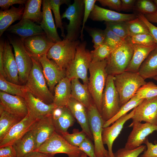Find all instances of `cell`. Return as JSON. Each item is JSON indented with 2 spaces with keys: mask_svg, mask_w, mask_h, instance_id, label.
Returning <instances> with one entry per match:
<instances>
[{
  "mask_svg": "<svg viewBox=\"0 0 157 157\" xmlns=\"http://www.w3.org/2000/svg\"><path fill=\"white\" fill-rule=\"evenodd\" d=\"M31 58L32 67L24 85L26 91L46 104L53 103L54 95L48 87L41 64L38 59L32 57Z\"/></svg>",
  "mask_w": 157,
  "mask_h": 157,
  "instance_id": "1",
  "label": "cell"
},
{
  "mask_svg": "<svg viewBox=\"0 0 157 157\" xmlns=\"http://www.w3.org/2000/svg\"><path fill=\"white\" fill-rule=\"evenodd\" d=\"M133 44L128 37L113 49L107 59L106 71L108 75L115 76L125 71L133 53Z\"/></svg>",
  "mask_w": 157,
  "mask_h": 157,
  "instance_id": "2",
  "label": "cell"
},
{
  "mask_svg": "<svg viewBox=\"0 0 157 157\" xmlns=\"http://www.w3.org/2000/svg\"><path fill=\"white\" fill-rule=\"evenodd\" d=\"M107 63V59L91 62L89 68V91L92 101L101 114L102 96L108 75L106 69Z\"/></svg>",
  "mask_w": 157,
  "mask_h": 157,
  "instance_id": "3",
  "label": "cell"
},
{
  "mask_svg": "<svg viewBox=\"0 0 157 157\" xmlns=\"http://www.w3.org/2000/svg\"><path fill=\"white\" fill-rule=\"evenodd\" d=\"M145 80L138 73L126 71L114 76L120 107L128 101L138 89L147 83Z\"/></svg>",
  "mask_w": 157,
  "mask_h": 157,
  "instance_id": "4",
  "label": "cell"
},
{
  "mask_svg": "<svg viewBox=\"0 0 157 157\" xmlns=\"http://www.w3.org/2000/svg\"><path fill=\"white\" fill-rule=\"evenodd\" d=\"M86 41L77 45L75 57L65 70L66 77L71 80L81 79L84 84H88V71L91 62L90 52L86 49Z\"/></svg>",
  "mask_w": 157,
  "mask_h": 157,
  "instance_id": "5",
  "label": "cell"
},
{
  "mask_svg": "<svg viewBox=\"0 0 157 157\" xmlns=\"http://www.w3.org/2000/svg\"><path fill=\"white\" fill-rule=\"evenodd\" d=\"M89 124L97 157H108V150L104 147L102 140V133L105 121L93 101L87 108Z\"/></svg>",
  "mask_w": 157,
  "mask_h": 157,
  "instance_id": "6",
  "label": "cell"
},
{
  "mask_svg": "<svg viewBox=\"0 0 157 157\" xmlns=\"http://www.w3.org/2000/svg\"><path fill=\"white\" fill-rule=\"evenodd\" d=\"M80 42L78 40L71 41L63 39L52 46L47 54V56L65 70L74 59L77 46Z\"/></svg>",
  "mask_w": 157,
  "mask_h": 157,
  "instance_id": "7",
  "label": "cell"
},
{
  "mask_svg": "<svg viewBox=\"0 0 157 157\" xmlns=\"http://www.w3.org/2000/svg\"><path fill=\"white\" fill-rule=\"evenodd\" d=\"M120 107L119 96L114 81V76L108 75L102 96L101 115L106 122L113 118Z\"/></svg>",
  "mask_w": 157,
  "mask_h": 157,
  "instance_id": "8",
  "label": "cell"
},
{
  "mask_svg": "<svg viewBox=\"0 0 157 157\" xmlns=\"http://www.w3.org/2000/svg\"><path fill=\"white\" fill-rule=\"evenodd\" d=\"M8 37L10 44L14 49L20 83L25 85L33 65L31 57L27 52L23 42L19 38L10 36H8Z\"/></svg>",
  "mask_w": 157,
  "mask_h": 157,
  "instance_id": "9",
  "label": "cell"
},
{
  "mask_svg": "<svg viewBox=\"0 0 157 157\" xmlns=\"http://www.w3.org/2000/svg\"><path fill=\"white\" fill-rule=\"evenodd\" d=\"M84 8V0H74L62 15V19L66 18L69 21L66 27L67 34L65 39L71 41L77 40L80 33Z\"/></svg>",
  "mask_w": 157,
  "mask_h": 157,
  "instance_id": "10",
  "label": "cell"
},
{
  "mask_svg": "<svg viewBox=\"0 0 157 157\" xmlns=\"http://www.w3.org/2000/svg\"><path fill=\"white\" fill-rule=\"evenodd\" d=\"M35 151L54 154H65L68 157H79L83 152L78 147L69 144L61 135L56 131Z\"/></svg>",
  "mask_w": 157,
  "mask_h": 157,
  "instance_id": "11",
  "label": "cell"
},
{
  "mask_svg": "<svg viewBox=\"0 0 157 157\" xmlns=\"http://www.w3.org/2000/svg\"><path fill=\"white\" fill-rule=\"evenodd\" d=\"M38 119L28 112L27 115L13 126L0 140V148L13 145L31 129Z\"/></svg>",
  "mask_w": 157,
  "mask_h": 157,
  "instance_id": "12",
  "label": "cell"
},
{
  "mask_svg": "<svg viewBox=\"0 0 157 157\" xmlns=\"http://www.w3.org/2000/svg\"><path fill=\"white\" fill-rule=\"evenodd\" d=\"M129 126H132L133 129L128 136L124 147L130 149H135L141 146L149 135L154 131H157V125L147 123H132Z\"/></svg>",
  "mask_w": 157,
  "mask_h": 157,
  "instance_id": "13",
  "label": "cell"
},
{
  "mask_svg": "<svg viewBox=\"0 0 157 157\" xmlns=\"http://www.w3.org/2000/svg\"><path fill=\"white\" fill-rule=\"evenodd\" d=\"M38 60L42 65L48 87L53 94L56 85L62 79L66 77L65 70L60 68L53 60L49 59L47 54Z\"/></svg>",
  "mask_w": 157,
  "mask_h": 157,
  "instance_id": "14",
  "label": "cell"
},
{
  "mask_svg": "<svg viewBox=\"0 0 157 157\" xmlns=\"http://www.w3.org/2000/svg\"><path fill=\"white\" fill-rule=\"evenodd\" d=\"M0 106L6 112L21 119L28 114L27 108L24 98L1 91Z\"/></svg>",
  "mask_w": 157,
  "mask_h": 157,
  "instance_id": "15",
  "label": "cell"
},
{
  "mask_svg": "<svg viewBox=\"0 0 157 157\" xmlns=\"http://www.w3.org/2000/svg\"><path fill=\"white\" fill-rule=\"evenodd\" d=\"M135 108L132 123L144 121L157 125V97L144 99Z\"/></svg>",
  "mask_w": 157,
  "mask_h": 157,
  "instance_id": "16",
  "label": "cell"
},
{
  "mask_svg": "<svg viewBox=\"0 0 157 157\" xmlns=\"http://www.w3.org/2000/svg\"><path fill=\"white\" fill-rule=\"evenodd\" d=\"M22 41L30 56L38 59L47 54L50 48L55 43L46 34L28 37Z\"/></svg>",
  "mask_w": 157,
  "mask_h": 157,
  "instance_id": "17",
  "label": "cell"
},
{
  "mask_svg": "<svg viewBox=\"0 0 157 157\" xmlns=\"http://www.w3.org/2000/svg\"><path fill=\"white\" fill-rule=\"evenodd\" d=\"M135 108L130 113L119 118L111 126L104 128L102 133V140L104 144L108 148V157H114L112 147L114 142L120 133L125 122L133 117Z\"/></svg>",
  "mask_w": 157,
  "mask_h": 157,
  "instance_id": "18",
  "label": "cell"
},
{
  "mask_svg": "<svg viewBox=\"0 0 157 157\" xmlns=\"http://www.w3.org/2000/svg\"><path fill=\"white\" fill-rule=\"evenodd\" d=\"M9 41H4L3 53V65L5 78L12 83L20 85L17 66Z\"/></svg>",
  "mask_w": 157,
  "mask_h": 157,
  "instance_id": "19",
  "label": "cell"
},
{
  "mask_svg": "<svg viewBox=\"0 0 157 157\" xmlns=\"http://www.w3.org/2000/svg\"><path fill=\"white\" fill-rule=\"evenodd\" d=\"M137 17L135 14H126L105 9L95 5L89 18L94 21L105 22H127Z\"/></svg>",
  "mask_w": 157,
  "mask_h": 157,
  "instance_id": "20",
  "label": "cell"
},
{
  "mask_svg": "<svg viewBox=\"0 0 157 157\" xmlns=\"http://www.w3.org/2000/svg\"><path fill=\"white\" fill-rule=\"evenodd\" d=\"M31 130L35 138L36 150L55 131L51 115L38 119Z\"/></svg>",
  "mask_w": 157,
  "mask_h": 157,
  "instance_id": "21",
  "label": "cell"
},
{
  "mask_svg": "<svg viewBox=\"0 0 157 157\" xmlns=\"http://www.w3.org/2000/svg\"><path fill=\"white\" fill-rule=\"evenodd\" d=\"M6 31L18 35L22 41L28 37L46 34L40 25L26 19H22L17 23L11 25Z\"/></svg>",
  "mask_w": 157,
  "mask_h": 157,
  "instance_id": "22",
  "label": "cell"
},
{
  "mask_svg": "<svg viewBox=\"0 0 157 157\" xmlns=\"http://www.w3.org/2000/svg\"><path fill=\"white\" fill-rule=\"evenodd\" d=\"M24 99L28 112L38 119L51 114L53 110L56 107L53 103L46 104L29 92H26Z\"/></svg>",
  "mask_w": 157,
  "mask_h": 157,
  "instance_id": "23",
  "label": "cell"
},
{
  "mask_svg": "<svg viewBox=\"0 0 157 157\" xmlns=\"http://www.w3.org/2000/svg\"><path fill=\"white\" fill-rule=\"evenodd\" d=\"M66 107L76 119L82 131L88 138L93 140L89 124L87 108L82 103L72 97Z\"/></svg>",
  "mask_w": 157,
  "mask_h": 157,
  "instance_id": "24",
  "label": "cell"
},
{
  "mask_svg": "<svg viewBox=\"0 0 157 157\" xmlns=\"http://www.w3.org/2000/svg\"><path fill=\"white\" fill-rule=\"evenodd\" d=\"M42 4L43 16L40 26L47 37L54 42L61 41L52 14L49 0H42Z\"/></svg>",
  "mask_w": 157,
  "mask_h": 157,
  "instance_id": "25",
  "label": "cell"
},
{
  "mask_svg": "<svg viewBox=\"0 0 157 157\" xmlns=\"http://www.w3.org/2000/svg\"><path fill=\"white\" fill-rule=\"evenodd\" d=\"M71 80L66 77L56 86L54 91L53 103L56 107H64L71 97Z\"/></svg>",
  "mask_w": 157,
  "mask_h": 157,
  "instance_id": "26",
  "label": "cell"
},
{
  "mask_svg": "<svg viewBox=\"0 0 157 157\" xmlns=\"http://www.w3.org/2000/svg\"><path fill=\"white\" fill-rule=\"evenodd\" d=\"M157 46H146L133 44V52L131 59L125 71L138 73L142 64L150 53Z\"/></svg>",
  "mask_w": 157,
  "mask_h": 157,
  "instance_id": "27",
  "label": "cell"
},
{
  "mask_svg": "<svg viewBox=\"0 0 157 157\" xmlns=\"http://www.w3.org/2000/svg\"><path fill=\"white\" fill-rule=\"evenodd\" d=\"M24 7L20 5L18 8L12 6L10 9L0 11V36L15 22L22 19Z\"/></svg>",
  "mask_w": 157,
  "mask_h": 157,
  "instance_id": "28",
  "label": "cell"
},
{
  "mask_svg": "<svg viewBox=\"0 0 157 157\" xmlns=\"http://www.w3.org/2000/svg\"><path fill=\"white\" fill-rule=\"evenodd\" d=\"M71 84V97L88 108L92 101L88 84L81 83L78 78L72 79Z\"/></svg>",
  "mask_w": 157,
  "mask_h": 157,
  "instance_id": "29",
  "label": "cell"
},
{
  "mask_svg": "<svg viewBox=\"0 0 157 157\" xmlns=\"http://www.w3.org/2000/svg\"><path fill=\"white\" fill-rule=\"evenodd\" d=\"M13 146L16 151L17 157H26L35 151V140L32 130L28 132Z\"/></svg>",
  "mask_w": 157,
  "mask_h": 157,
  "instance_id": "30",
  "label": "cell"
},
{
  "mask_svg": "<svg viewBox=\"0 0 157 157\" xmlns=\"http://www.w3.org/2000/svg\"><path fill=\"white\" fill-rule=\"evenodd\" d=\"M138 73L145 80L157 76V46L143 62Z\"/></svg>",
  "mask_w": 157,
  "mask_h": 157,
  "instance_id": "31",
  "label": "cell"
},
{
  "mask_svg": "<svg viewBox=\"0 0 157 157\" xmlns=\"http://www.w3.org/2000/svg\"><path fill=\"white\" fill-rule=\"evenodd\" d=\"M41 0H28L25 4L22 19H29L40 24L43 18V13L41 11Z\"/></svg>",
  "mask_w": 157,
  "mask_h": 157,
  "instance_id": "32",
  "label": "cell"
},
{
  "mask_svg": "<svg viewBox=\"0 0 157 157\" xmlns=\"http://www.w3.org/2000/svg\"><path fill=\"white\" fill-rule=\"evenodd\" d=\"M52 120L55 131L60 135L67 132L68 128L72 126L75 121V118L66 106L64 107L61 116L57 119Z\"/></svg>",
  "mask_w": 157,
  "mask_h": 157,
  "instance_id": "33",
  "label": "cell"
},
{
  "mask_svg": "<svg viewBox=\"0 0 157 157\" xmlns=\"http://www.w3.org/2000/svg\"><path fill=\"white\" fill-rule=\"evenodd\" d=\"M22 120L6 112L0 106V140L13 126Z\"/></svg>",
  "mask_w": 157,
  "mask_h": 157,
  "instance_id": "34",
  "label": "cell"
},
{
  "mask_svg": "<svg viewBox=\"0 0 157 157\" xmlns=\"http://www.w3.org/2000/svg\"><path fill=\"white\" fill-rule=\"evenodd\" d=\"M0 91L14 95H17L24 98L26 92L24 85H21L7 81L0 75Z\"/></svg>",
  "mask_w": 157,
  "mask_h": 157,
  "instance_id": "35",
  "label": "cell"
},
{
  "mask_svg": "<svg viewBox=\"0 0 157 157\" xmlns=\"http://www.w3.org/2000/svg\"><path fill=\"white\" fill-rule=\"evenodd\" d=\"M144 99H140L135 95L128 101L120 107L119 111L114 116L105 122L104 128L110 126L119 118L127 114L130 110L138 106Z\"/></svg>",
  "mask_w": 157,
  "mask_h": 157,
  "instance_id": "36",
  "label": "cell"
},
{
  "mask_svg": "<svg viewBox=\"0 0 157 157\" xmlns=\"http://www.w3.org/2000/svg\"><path fill=\"white\" fill-rule=\"evenodd\" d=\"M49 5L51 10H52L54 15L56 25L57 28L60 29L61 36L64 39L66 38L64 33V29L63 26L61 16L60 13V7L63 4H65L69 6L70 0H49Z\"/></svg>",
  "mask_w": 157,
  "mask_h": 157,
  "instance_id": "37",
  "label": "cell"
},
{
  "mask_svg": "<svg viewBox=\"0 0 157 157\" xmlns=\"http://www.w3.org/2000/svg\"><path fill=\"white\" fill-rule=\"evenodd\" d=\"M129 37L140 34H150L148 27L140 18L137 17L126 22Z\"/></svg>",
  "mask_w": 157,
  "mask_h": 157,
  "instance_id": "38",
  "label": "cell"
},
{
  "mask_svg": "<svg viewBox=\"0 0 157 157\" xmlns=\"http://www.w3.org/2000/svg\"><path fill=\"white\" fill-rule=\"evenodd\" d=\"M140 99H150L157 97V85L152 81L141 86L135 94Z\"/></svg>",
  "mask_w": 157,
  "mask_h": 157,
  "instance_id": "39",
  "label": "cell"
},
{
  "mask_svg": "<svg viewBox=\"0 0 157 157\" xmlns=\"http://www.w3.org/2000/svg\"><path fill=\"white\" fill-rule=\"evenodd\" d=\"M134 9L144 15L155 13L157 10V6L153 0H138L136 1Z\"/></svg>",
  "mask_w": 157,
  "mask_h": 157,
  "instance_id": "40",
  "label": "cell"
},
{
  "mask_svg": "<svg viewBox=\"0 0 157 157\" xmlns=\"http://www.w3.org/2000/svg\"><path fill=\"white\" fill-rule=\"evenodd\" d=\"M112 49L105 44L90 51L91 62L101 61L107 59L112 51Z\"/></svg>",
  "mask_w": 157,
  "mask_h": 157,
  "instance_id": "41",
  "label": "cell"
},
{
  "mask_svg": "<svg viewBox=\"0 0 157 157\" xmlns=\"http://www.w3.org/2000/svg\"><path fill=\"white\" fill-rule=\"evenodd\" d=\"M63 138L69 144L75 147H78L87 136L82 131H80L76 129H74L72 133L67 132L61 135Z\"/></svg>",
  "mask_w": 157,
  "mask_h": 157,
  "instance_id": "42",
  "label": "cell"
},
{
  "mask_svg": "<svg viewBox=\"0 0 157 157\" xmlns=\"http://www.w3.org/2000/svg\"><path fill=\"white\" fill-rule=\"evenodd\" d=\"M108 27L123 39L129 36L128 28L126 22H105Z\"/></svg>",
  "mask_w": 157,
  "mask_h": 157,
  "instance_id": "43",
  "label": "cell"
},
{
  "mask_svg": "<svg viewBox=\"0 0 157 157\" xmlns=\"http://www.w3.org/2000/svg\"><path fill=\"white\" fill-rule=\"evenodd\" d=\"M133 44L150 46L157 45L155 40L150 34H138L130 37Z\"/></svg>",
  "mask_w": 157,
  "mask_h": 157,
  "instance_id": "44",
  "label": "cell"
},
{
  "mask_svg": "<svg viewBox=\"0 0 157 157\" xmlns=\"http://www.w3.org/2000/svg\"><path fill=\"white\" fill-rule=\"evenodd\" d=\"M86 29L92 38L94 49L97 48L104 44L105 38L104 30L94 28H86Z\"/></svg>",
  "mask_w": 157,
  "mask_h": 157,
  "instance_id": "45",
  "label": "cell"
},
{
  "mask_svg": "<svg viewBox=\"0 0 157 157\" xmlns=\"http://www.w3.org/2000/svg\"><path fill=\"white\" fill-rule=\"evenodd\" d=\"M146 146L142 145L133 149H130L125 147L120 148L114 153V157H138L146 149Z\"/></svg>",
  "mask_w": 157,
  "mask_h": 157,
  "instance_id": "46",
  "label": "cell"
},
{
  "mask_svg": "<svg viewBox=\"0 0 157 157\" xmlns=\"http://www.w3.org/2000/svg\"><path fill=\"white\" fill-rule=\"evenodd\" d=\"M104 31L105 38L104 43L110 47L113 50L124 40L121 38L107 27Z\"/></svg>",
  "mask_w": 157,
  "mask_h": 157,
  "instance_id": "47",
  "label": "cell"
},
{
  "mask_svg": "<svg viewBox=\"0 0 157 157\" xmlns=\"http://www.w3.org/2000/svg\"><path fill=\"white\" fill-rule=\"evenodd\" d=\"M96 0H84V11L82 22V26L80 32V38L81 40L83 39V31L85 24L95 5Z\"/></svg>",
  "mask_w": 157,
  "mask_h": 157,
  "instance_id": "48",
  "label": "cell"
},
{
  "mask_svg": "<svg viewBox=\"0 0 157 157\" xmlns=\"http://www.w3.org/2000/svg\"><path fill=\"white\" fill-rule=\"evenodd\" d=\"M78 148L89 157H97L95 153L94 145L88 137L80 144Z\"/></svg>",
  "mask_w": 157,
  "mask_h": 157,
  "instance_id": "49",
  "label": "cell"
},
{
  "mask_svg": "<svg viewBox=\"0 0 157 157\" xmlns=\"http://www.w3.org/2000/svg\"><path fill=\"white\" fill-rule=\"evenodd\" d=\"M144 143L147 149L140 157H157V144H155L149 142L147 138Z\"/></svg>",
  "mask_w": 157,
  "mask_h": 157,
  "instance_id": "50",
  "label": "cell"
},
{
  "mask_svg": "<svg viewBox=\"0 0 157 157\" xmlns=\"http://www.w3.org/2000/svg\"><path fill=\"white\" fill-rule=\"evenodd\" d=\"M137 17L142 20L146 25L150 34L152 36L157 44V27L149 22L144 15L140 13L137 15Z\"/></svg>",
  "mask_w": 157,
  "mask_h": 157,
  "instance_id": "51",
  "label": "cell"
},
{
  "mask_svg": "<svg viewBox=\"0 0 157 157\" xmlns=\"http://www.w3.org/2000/svg\"><path fill=\"white\" fill-rule=\"evenodd\" d=\"M100 4L104 6H108L110 8L118 11L121 10V1L120 0H98Z\"/></svg>",
  "mask_w": 157,
  "mask_h": 157,
  "instance_id": "52",
  "label": "cell"
},
{
  "mask_svg": "<svg viewBox=\"0 0 157 157\" xmlns=\"http://www.w3.org/2000/svg\"><path fill=\"white\" fill-rule=\"evenodd\" d=\"M0 157H17L16 151L13 145L0 148Z\"/></svg>",
  "mask_w": 157,
  "mask_h": 157,
  "instance_id": "53",
  "label": "cell"
},
{
  "mask_svg": "<svg viewBox=\"0 0 157 157\" xmlns=\"http://www.w3.org/2000/svg\"><path fill=\"white\" fill-rule=\"evenodd\" d=\"M26 0H0V7L3 10L9 9L10 6L15 4L23 5L25 4Z\"/></svg>",
  "mask_w": 157,
  "mask_h": 157,
  "instance_id": "54",
  "label": "cell"
},
{
  "mask_svg": "<svg viewBox=\"0 0 157 157\" xmlns=\"http://www.w3.org/2000/svg\"><path fill=\"white\" fill-rule=\"evenodd\" d=\"M121 10L127 11L134 8L136 1L135 0H121Z\"/></svg>",
  "mask_w": 157,
  "mask_h": 157,
  "instance_id": "55",
  "label": "cell"
},
{
  "mask_svg": "<svg viewBox=\"0 0 157 157\" xmlns=\"http://www.w3.org/2000/svg\"><path fill=\"white\" fill-rule=\"evenodd\" d=\"M4 41L1 40L0 41V75L5 78L3 65V53Z\"/></svg>",
  "mask_w": 157,
  "mask_h": 157,
  "instance_id": "56",
  "label": "cell"
},
{
  "mask_svg": "<svg viewBox=\"0 0 157 157\" xmlns=\"http://www.w3.org/2000/svg\"><path fill=\"white\" fill-rule=\"evenodd\" d=\"M55 154H47L37 151H34L26 157H54Z\"/></svg>",
  "mask_w": 157,
  "mask_h": 157,
  "instance_id": "57",
  "label": "cell"
},
{
  "mask_svg": "<svg viewBox=\"0 0 157 157\" xmlns=\"http://www.w3.org/2000/svg\"><path fill=\"white\" fill-rule=\"evenodd\" d=\"M64 107H56L54 108L51 113V116L53 120H55L59 118L63 112Z\"/></svg>",
  "mask_w": 157,
  "mask_h": 157,
  "instance_id": "58",
  "label": "cell"
},
{
  "mask_svg": "<svg viewBox=\"0 0 157 157\" xmlns=\"http://www.w3.org/2000/svg\"><path fill=\"white\" fill-rule=\"evenodd\" d=\"M153 1L157 6V0ZM144 15L148 21L150 22L157 23V10L156 12L154 14Z\"/></svg>",
  "mask_w": 157,
  "mask_h": 157,
  "instance_id": "59",
  "label": "cell"
},
{
  "mask_svg": "<svg viewBox=\"0 0 157 157\" xmlns=\"http://www.w3.org/2000/svg\"><path fill=\"white\" fill-rule=\"evenodd\" d=\"M79 157H88L87 155L83 152Z\"/></svg>",
  "mask_w": 157,
  "mask_h": 157,
  "instance_id": "60",
  "label": "cell"
},
{
  "mask_svg": "<svg viewBox=\"0 0 157 157\" xmlns=\"http://www.w3.org/2000/svg\"><path fill=\"white\" fill-rule=\"evenodd\" d=\"M153 78L157 81V76L154 77Z\"/></svg>",
  "mask_w": 157,
  "mask_h": 157,
  "instance_id": "61",
  "label": "cell"
}]
</instances>
